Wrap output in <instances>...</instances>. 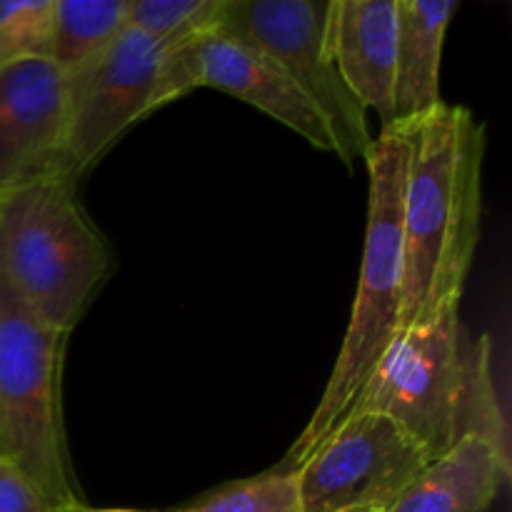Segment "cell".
Returning a JSON list of instances; mask_svg holds the SVG:
<instances>
[{"mask_svg": "<svg viewBox=\"0 0 512 512\" xmlns=\"http://www.w3.org/2000/svg\"><path fill=\"white\" fill-rule=\"evenodd\" d=\"M405 138L400 330L463 300L480 238L488 145L485 125L450 103L405 123Z\"/></svg>", "mask_w": 512, "mask_h": 512, "instance_id": "6da1fadb", "label": "cell"}, {"mask_svg": "<svg viewBox=\"0 0 512 512\" xmlns=\"http://www.w3.org/2000/svg\"><path fill=\"white\" fill-rule=\"evenodd\" d=\"M348 413L388 415L430 463L468 435L510 448L490 340L465 338L460 305H445L428 323L398 330Z\"/></svg>", "mask_w": 512, "mask_h": 512, "instance_id": "7a4b0ae2", "label": "cell"}, {"mask_svg": "<svg viewBox=\"0 0 512 512\" xmlns=\"http://www.w3.org/2000/svg\"><path fill=\"white\" fill-rule=\"evenodd\" d=\"M370 175L368 225H365L363 265L353 300L348 333L318 408L288 450L280 470H293L310 450L345 418L353 400L368 383L380 358L400 330L403 303V185L408 165L405 125L380 128L368 158Z\"/></svg>", "mask_w": 512, "mask_h": 512, "instance_id": "3957f363", "label": "cell"}, {"mask_svg": "<svg viewBox=\"0 0 512 512\" xmlns=\"http://www.w3.org/2000/svg\"><path fill=\"white\" fill-rule=\"evenodd\" d=\"M0 268L20 303L55 333L70 335L113 270V250L68 175L0 198Z\"/></svg>", "mask_w": 512, "mask_h": 512, "instance_id": "277c9868", "label": "cell"}, {"mask_svg": "<svg viewBox=\"0 0 512 512\" xmlns=\"http://www.w3.org/2000/svg\"><path fill=\"white\" fill-rule=\"evenodd\" d=\"M68 338L20 303L0 268V453L38 485L55 512L83 500L63 425Z\"/></svg>", "mask_w": 512, "mask_h": 512, "instance_id": "5b68a950", "label": "cell"}, {"mask_svg": "<svg viewBox=\"0 0 512 512\" xmlns=\"http://www.w3.org/2000/svg\"><path fill=\"white\" fill-rule=\"evenodd\" d=\"M218 33L268 53L328 123L335 155L365 163L373 148L368 110L345 85L330 48V0H223Z\"/></svg>", "mask_w": 512, "mask_h": 512, "instance_id": "8992f818", "label": "cell"}, {"mask_svg": "<svg viewBox=\"0 0 512 512\" xmlns=\"http://www.w3.org/2000/svg\"><path fill=\"white\" fill-rule=\"evenodd\" d=\"M428 463L388 415L348 413L293 468L300 512H388Z\"/></svg>", "mask_w": 512, "mask_h": 512, "instance_id": "52a82bcc", "label": "cell"}, {"mask_svg": "<svg viewBox=\"0 0 512 512\" xmlns=\"http://www.w3.org/2000/svg\"><path fill=\"white\" fill-rule=\"evenodd\" d=\"M160 45L125 25L103 55L65 78L68 85V143L65 173L78 183L115 140L153 113Z\"/></svg>", "mask_w": 512, "mask_h": 512, "instance_id": "ba28073f", "label": "cell"}, {"mask_svg": "<svg viewBox=\"0 0 512 512\" xmlns=\"http://www.w3.org/2000/svg\"><path fill=\"white\" fill-rule=\"evenodd\" d=\"M65 143L68 85L53 60L0 65V198L38 180L68 175Z\"/></svg>", "mask_w": 512, "mask_h": 512, "instance_id": "9c48e42d", "label": "cell"}, {"mask_svg": "<svg viewBox=\"0 0 512 512\" xmlns=\"http://www.w3.org/2000/svg\"><path fill=\"white\" fill-rule=\"evenodd\" d=\"M200 88H215L303 135L313 148L335 153L328 123L290 75L255 45L210 30L200 40Z\"/></svg>", "mask_w": 512, "mask_h": 512, "instance_id": "30bf717a", "label": "cell"}, {"mask_svg": "<svg viewBox=\"0 0 512 512\" xmlns=\"http://www.w3.org/2000/svg\"><path fill=\"white\" fill-rule=\"evenodd\" d=\"M330 48L345 85L380 128L393 125L398 0H330Z\"/></svg>", "mask_w": 512, "mask_h": 512, "instance_id": "8fae6325", "label": "cell"}, {"mask_svg": "<svg viewBox=\"0 0 512 512\" xmlns=\"http://www.w3.org/2000/svg\"><path fill=\"white\" fill-rule=\"evenodd\" d=\"M508 478L510 448L468 435L425 465L388 512H488Z\"/></svg>", "mask_w": 512, "mask_h": 512, "instance_id": "7c38bea8", "label": "cell"}, {"mask_svg": "<svg viewBox=\"0 0 512 512\" xmlns=\"http://www.w3.org/2000/svg\"><path fill=\"white\" fill-rule=\"evenodd\" d=\"M458 0H398L393 125L413 123L445 103L440 63Z\"/></svg>", "mask_w": 512, "mask_h": 512, "instance_id": "4fadbf2b", "label": "cell"}, {"mask_svg": "<svg viewBox=\"0 0 512 512\" xmlns=\"http://www.w3.org/2000/svg\"><path fill=\"white\" fill-rule=\"evenodd\" d=\"M128 25V0H55L50 53L70 78L113 45Z\"/></svg>", "mask_w": 512, "mask_h": 512, "instance_id": "5bb4252c", "label": "cell"}, {"mask_svg": "<svg viewBox=\"0 0 512 512\" xmlns=\"http://www.w3.org/2000/svg\"><path fill=\"white\" fill-rule=\"evenodd\" d=\"M175 512H300L295 470H268L235 480Z\"/></svg>", "mask_w": 512, "mask_h": 512, "instance_id": "9a60e30c", "label": "cell"}, {"mask_svg": "<svg viewBox=\"0 0 512 512\" xmlns=\"http://www.w3.org/2000/svg\"><path fill=\"white\" fill-rule=\"evenodd\" d=\"M223 0H128V25L163 45L218 28Z\"/></svg>", "mask_w": 512, "mask_h": 512, "instance_id": "2e32d148", "label": "cell"}, {"mask_svg": "<svg viewBox=\"0 0 512 512\" xmlns=\"http://www.w3.org/2000/svg\"><path fill=\"white\" fill-rule=\"evenodd\" d=\"M55 0H0V65L48 58Z\"/></svg>", "mask_w": 512, "mask_h": 512, "instance_id": "e0dca14e", "label": "cell"}, {"mask_svg": "<svg viewBox=\"0 0 512 512\" xmlns=\"http://www.w3.org/2000/svg\"><path fill=\"white\" fill-rule=\"evenodd\" d=\"M0 512H55L38 485L0 453Z\"/></svg>", "mask_w": 512, "mask_h": 512, "instance_id": "ac0fdd59", "label": "cell"}, {"mask_svg": "<svg viewBox=\"0 0 512 512\" xmlns=\"http://www.w3.org/2000/svg\"><path fill=\"white\" fill-rule=\"evenodd\" d=\"M63 512H150V510H130V508H93V505L88 503H73L70 508H65ZM175 512V510H173Z\"/></svg>", "mask_w": 512, "mask_h": 512, "instance_id": "d6986e66", "label": "cell"}]
</instances>
